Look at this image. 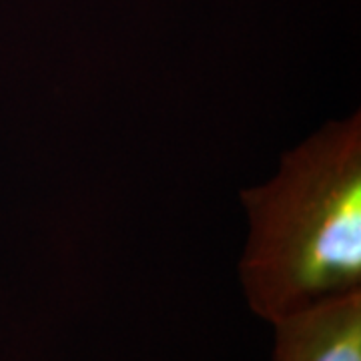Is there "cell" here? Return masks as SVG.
Returning <instances> with one entry per match:
<instances>
[{"label": "cell", "instance_id": "1", "mask_svg": "<svg viewBox=\"0 0 361 361\" xmlns=\"http://www.w3.org/2000/svg\"><path fill=\"white\" fill-rule=\"evenodd\" d=\"M249 239L239 281L249 310L273 325L361 289V116L331 121L241 193Z\"/></svg>", "mask_w": 361, "mask_h": 361}, {"label": "cell", "instance_id": "2", "mask_svg": "<svg viewBox=\"0 0 361 361\" xmlns=\"http://www.w3.org/2000/svg\"><path fill=\"white\" fill-rule=\"evenodd\" d=\"M271 361H361V289L273 325Z\"/></svg>", "mask_w": 361, "mask_h": 361}]
</instances>
